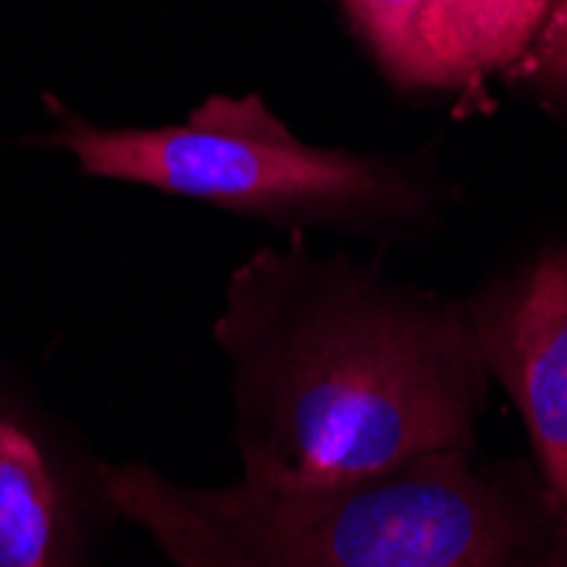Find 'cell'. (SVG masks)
Masks as SVG:
<instances>
[{
    "label": "cell",
    "instance_id": "7a4b0ae2",
    "mask_svg": "<svg viewBox=\"0 0 567 567\" xmlns=\"http://www.w3.org/2000/svg\"><path fill=\"white\" fill-rule=\"evenodd\" d=\"M120 517L181 567H524L567 564V509L524 466L473 445L327 486H181L106 462Z\"/></svg>",
    "mask_w": 567,
    "mask_h": 567
},
{
    "label": "cell",
    "instance_id": "52a82bcc",
    "mask_svg": "<svg viewBox=\"0 0 567 567\" xmlns=\"http://www.w3.org/2000/svg\"><path fill=\"white\" fill-rule=\"evenodd\" d=\"M357 31L378 51L384 69L404 79L411 62L415 28L425 14L429 0H343Z\"/></svg>",
    "mask_w": 567,
    "mask_h": 567
},
{
    "label": "cell",
    "instance_id": "3957f363",
    "mask_svg": "<svg viewBox=\"0 0 567 567\" xmlns=\"http://www.w3.org/2000/svg\"><path fill=\"white\" fill-rule=\"evenodd\" d=\"M41 146L106 181L218 204L276 225H357L411 215L422 190L381 157L302 143L259 95H212L177 126H95L59 113Z\"/></svg>",
    "mask_w": 567,
    "mask_h": 567
},
{
    "label": "cell",
    "instance_id": "ba28073f",
    "mask_svg": "<svg viewBox=\"0 0 567 567\" xmlns=\"http://www.w3.org/2000/svg\"><path fill=\"white\" fill-rule=\"evenodd\" d=\"M547 75L567 92V21L560 24V31L550 41V55H547Z\"/></svg>",
    "mask_w": 567,
    "mask_h": 567
},
{
    "label": "cell",
    "instance_id": "8992f818",
    "mask_svg": "<svg viewBox=\"0 0 567 567\" xmlns=\"http://www.w3.org/2000/svg\"><path fill=\"white\" fill-rule=\"evenodd\" d=\"M550 0H429L404 82L462 85L509 65L537 38Z\"/></svg>",
    "mask_w": 567,
    "mask_h": 567
},
{
    "label": "cell",
    "instance_id": "5b68a950",
    "mask_svg": "<svg viewBox=\"0 0 567 567\" xmlns=\"http://www.w3.org/2000/svg\"><path fill=\"white\" fill-rule=\"evenodd\" d=\"M466 306L483 364L520 408L544 480L567 509V248L537 251Z\"/></svg>",
    "mask_w": 567,
    "mask_h": 567
},
{
    "label": "cell",
    "instance_id": "277c9868",
    "mask_svg": "<svg viewBox=\"0 0 567 567\" xmlns=\"http://www.w3.org/2000/svg\"><path fill=\"white\" fill-rule=\"evenodd\" d=\"M116 520L106 462L0 371V567L92 564Z\"/></svg>",
    "mask_w": 567,
    "mask_h": 567
},
{
    "label": "cell",
    "instance_id": "6da1fadb",
    "mask_svg": "<svg viewBox=\"0 0 567 567\" xmlns=\"http://www.w3.org/2000/svg\"><path fill=\"white\" fill-rule=\"evenodd\" d=\"M215 337L231 364L241 480L259 486H327L473 445L489 391L466 302L299 241L235 269Z\"/></svg>",
    "mask_w": 567,
    "mask_h": 567
}]
</instances>
